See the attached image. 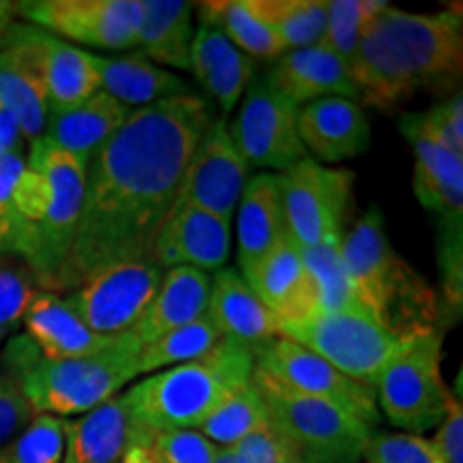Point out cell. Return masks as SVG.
I'll return each mask as SVG.
<instances>
[{
	"label": "cell",
	"instance_id": "cell-1",
	"mask_svg": "<svg viewBox=\"0 0 463 463\" xmlns=\"http://www.w3.org/2000/svg\"><path fill=\"white\" fill-rule=\"evenodd\" d=\"M213 120V108L200 95L131 109L86 165L82 211L56 292H71L114 264L150 260Z\"/></svg>",
	"mask_w": 463,
	"mask_h": 463
},
{
	"label": "cell",
	"instance_id": "cell-2",
	"mask_svg": "<svg viewBox=\"0 0 463 463\" xmlns=\"http://www.w3.org/2000/svg\"><path fill=\"white\" fill-rule=\"evenodd\" d=\"M86 164L43 137L31 142L15 187L11 256L28 266L39 286L56 289L82 211Z\"/></svg>",
	"mask_w": 463,
	"mask_h": 463
},
{
	"label": "cell",
	"instance_id": "cell-3",
	"mask_svg": "<svg viewBox=\"0 0 463 463\" xmlns=\"http://www.w3.org/2000/svg\"><path fill=\"white\" fill-rule=\"evenodd\" d=\"M341 258L358 300L392 337L442 333L450 314L438 292L392 247L380 208H369L345 232Z\"/></svg>",
	"mask_w": 463,
	"mask_h": 463
},
{
	"label": "cell",
	"instance_id": "cell-4",
	"mask_svg": "<svg viewBox=\"0 0 463 463\" xmlns=\"http://www.w3.org/2000/svg\"><path fill=\"white\" fill-rule=\"evenodd\" d=\"M140 352L142 345L125 333L99 354L52 361L20 335L5 347L3 367L34 412L65 419L120 395V389L140 375Z\"/></svg>",
	"mask_w": 463,
	"mask_h": 463
},
{
	"label": "cell",
	"instance_id": "cell-5",
	"mask_svg": "<svg viewBox=\"0 0 463 463\" xmlns=\"http://www.w3.org/2000/svg\"><path fill=\"white\" fill-rule=\"evenodd\" d=\"M253 369V352L223 337L204 356L148 375L125 395L144 430H198L225 397L251 382Z\"/></svg>",
	"mask_w": 463,
	"mask_h": 463
},
{
	"label": "cell",
	"instance_id": "cell-6",
	"mask_svg": "<svg viewBox=\"0 0 463 463\" xmlns=\"http://www.w3.org/2000/svg\"><path fill=\"white\" fill-rule=\"evenodd\" d=\"M251 382L264 399L270 427L300 463H361L372 431L345 410L305 397L253 369Z\"/></svg>",
	"mask_w": 463,
	"mask_h": 463
},
{
	"label": "cell",
	"instance_id": "cell-7",
	"mask_svg": "<svg viewBox=\"0 0 463 463\" xmlns=\"http://www.w3.org/2000/svg\"><path fill=\"white\" fill-rule=\"evenodd\" d=\"M442 333L403 341L375 380L373 392L386 420L403 433L438 430L453 395L442 378Z\"/></svg>",
	"mask_w": 463,
	"mask_h": 463
},
{
	"label": "cell",
	"instance_id": "cell-8",
	"mask_svg": "<svg viewBox=\"0 0 463 463\" xmlns=\"http://www.w3.org/2000/svg\"><path fill=\"white\" fill-rule=\"evenodd\" d=\"M375 22L412 75L416 90L455 95L463 73V17L459 9L410 14L389 5L375 15Z\"/></svg>",
	"mask_w": 463,
	"mask_h": 463
},
{
	"label": "cell",
	"instance_id": "cell-9",
	"mask_svg": "<svg viewBox=\"0 0 463 463\" xmlns=\"http://www.w3.org/2000/svg\"><path fill=\"white\" fill-rule=\"evenodd\" d=\"M281 337L307 347L369 389H373L382 369L403 345L402 339L384 331L367 311L317 314L307 322L281 326Z\"/></svg>",
	"mask_w": 463,
	"mask_h": 463
},
{
	"label": "cell",
	"instance_id": "cell-10",
	"mask_svg": "<svg viewBox=\"0 0 463 463\" xmlns=\"http://www.w3.org/2000/svg\"><path fill=\"white\" fill-rule=\"evenodd\" d=\"M288 234L298 247L344 241L354 174L307 157L277 174Z\"/></svg>",
	"mask_w": 463,
	"mask_h": 463
},
{
	"label": "cell",
	"instance_id": "cell-11",
	"mask_svg": "<svg viewBox=\"0 0 463 463\" xmlns=\"http://www.w3.org/2000/svg\"><path fill=\"white\" fill-rule=\"evenodd\" d=\"M298 106L266 78H256L242 95L228 127L247 167L286 172L309 157L298 133Z\"/></svg>",
	"mask_w": 463,
	"mask_h": 463
},
{
	"label": "cell",
	"instance_id": "cell-12",
	"mask_svg": "<svg viewBox=\"0 0 463 463\" xmlns=\"http://www.w3.org/2000/svg\"><path fill=\"white\" fill-rule=\"evenodd\" d=\"M253 356H256L258 372L269 375L277 384L305 397L337 405L364 422L369 430L378 427L380 410L373 389L347 378L307 347L279 337Z\"/></svg>",
	"mask_w": 463,
	"mask_h": 463
},
{
	"label": "cell",
	"instance_id": "cell-13",
	"mask_svg": "<svg viewBox=\"0 0 463 463\" xmlns=\"http://www.w3.org/2000/svg\"><path fill=\"white\" fill-rule=\"evenodd\" d=\"M161 269L150 260L109 266L71 289L65 300L86 322L106 337L129 333L161 286Z\"/></svg>",
	"mask_w": 463,
	"mask_h": 463
},
{
	"label": "cell",
	"instance_id": "cell-14",
	"mask_svg": "<svg viewBox=\"0 0 463 463\" xmlns=\"http://www.w3.org/2000/svg\"><path fill=\"white\" fill-rule=\"evenodd\" d=\"M136 0H26L15 14L50 34L99 50L136 48Z\"/></svg>",
	"mask_w": 463,
	"mask_h": 463
},
{
	"label": "cell",
	"instance_id": "cell-15",
	"mask_svg": "<svg viewBox=\"0 0 463 463\" xmlns=\"http://www.w3.org/2000/svg\"><path fill=\"white\" fill-rule=\"evenodd\" d=\"M245 159L232 142L225 118L213 120L189 161L176 202L232 222L249 181Z\"/></svg>",
	"mask_w": 463,
	"mask_h": 463
},
{
	"label": "cell",
	"instance_id": "cell-16",
	"mask_svg": "<svg viewBox=\"0 0 463 463\" xmlns=\"http://www.w3.org/2000/svg\"><path fill=\"white\" fill-rule=\"evenodd\" d=\"M225 219L198 206L176 202L150 249L159 269L222 270L230 258L232 232Z\"/></svg>",
	"mask_w": 463,
	"mask_h": 463
},
{
	"label": "cell",
	"instance_id": "cell-17",
	"mask_svg": "<svg viewBox=\"0 0 463 463\" xmlns=\"http://www.w3.org/2000/svg\"><path fill=\"white\" fill-rule=\"evenodd\" d=\"M0 106L15 116L26 140L43 136L50 106L28 24L11 22L0 37Z\"/></svg>",
	"mask_w": 463,
	"mask_h": 463
},
{
	"label": "cell",
	"instance_id": "cell-18",
	"mask_svg": "<svg viewBox=\"0 0 463 463\" xmlns=\"http://www.w3.org/2000/svg\"><path fill=\"white\" fill-rule=\"evenodd\" d=\"M241 277L281 326L307 322L320 314L303 253L289 236Z\"/></svg>",
	"mask_w": 463,
	"mask_h": 463
},
{
	"label": "cell",
	"instance_id": "cell-19",
	"mask_svg": "<svg viewBox=\"0 0 463 463\" xmlns=\"http://www.w3.org/2000/svg\"><path fill=\"white\" fill-rule=\"evenodd\" d=\"M298 133L307 155L324 165L361 157L372 144V123L363 106L345 97H326L300 108Z\"/></svg>",
	"mask_w": 463,
	"mask_h": 463
},
{
	"label": "cell",
	"instance_id": "cell-20",
	"mask_svg": "<svg viewBox=\"0 0 463 463\" xmlns=\"http://www.w3.org/2000/svg\"><path fill=\"white\" fill-rule=\"evenodd\" d=\"M133 416L125 392L97 405L75 420H65L62 463H123L127 453L148 436Z\"/></svg>",
	"mask_w": 463,
	"mask_h": 463
},
{
	"label": "cell",
	"instance_id": "cell-21",
	"mask_svg": "<svg viewBox=\"0 0 463 463\" xmlns=\"http://www.w3.org/2000/svg\"><path fill=\"white\" fill-rule=\"evenodd\" d=\"M189 71L217 103L225 118L236 103H241L249 84L256 80V61L242 54L215 24L200 22L191 42Z\"/></svg>",
	"mask_w": 463,
	"mask_h": 463
},
{
	"label": "cell",
	"instance_id": "cell-22",
	"mask_svg": "<svg viewBox=\"0 0 463 463\" xmlns=\"http://www.w3.org/2000/svg\"><path fill=\"white\" fill-rule=\"evenodd\" d=\"M206 316L223 337L247 345L253 354L281 337V322L251 292L239 270H217L211 279Z\"/></svg>",
	"mask_w": 463,
	"mask_h": 463
},
{
	"label": "cell",
	"instance_id": "cell-23",
	"mask_svg": "<svg viewBox=\"0 0 463 463\" xmlns=\"http://www.w3.org/2000/svg\"><path fill=\"white\" fill-rule=\"evenodd\" d=\"M266 80L298 108L326 97L361 101V92L352 80L350 69L322 45L289 50L281 54L270 67Z\"/></svg>",
	"mask_w": 463,
	"mask_h": 463
},
{
	"label": "cell",
	"instance_id": "cell-24",
	"mask_svg": "<svg viewBox=\"0 0 463 463\" xmlns=\"http://www.w3.org/2000/svg\"><path fill=\"white\" fill-rule=\"evenodd\" d=\"M22 324L26 328V337L52 361L99 354L116 339L86 326L65 297H58L48 289H39Z\"/></svg>",
	"mask_w": 463,
	"mask_h": 463
},
{
	"label": "cell",
	"instance_id": "cell-25",
	"mask_svg": "<svg viewBox=\"0 0 463 463\" xmlns=\"http://www.w3.org/2000/svg\"><path fill=\"white\" fill-rule=\"evenodd\" d=\"M399 129L414 153V194L439 219H463V157L422 133L405 116Z\"/></svg>",
	"mask_w": 463,
	"mask_h": 463
},
{
	"label": "cell",
	"instance_id": "cell-26",
	"mask_svg": "<svg viewBox=\"0 0 463 463\" xmlns=\"http://www.w3.org/2000/svg\"><path fill=\"white\" fill-rule=\"evenodd\" d=\"M350 75L361 92V101L382 112L410 101L416 92L412 75L382 33L375 17L363 28Z\"/></svg>",
	"mask_w": 463,
	"mask_h": 463
},
{
	"label": "cell",
	"instance_id": "cell-27",
	"mask_svg": "<svg viewBox=\"0 0 463 463\" xmlns=\"http://www.w3.org/2000/svg\"><path fill=\"white\" fill-rule=\"evenodd\" d=\"M131 109L99 90L89 101L48 114L43 140L82 159L86 165L129 118Z\"/></svg>",
	"mask_w": 463,
	"mask_h": 463
},
{
	"label": "cell",
	"instance_id": "cell-28",
	"mask_svg": "<svg viewBox=\"0 0 463 463\" xmlns=\"http://www.w3.org/2000/svg\"><path fill=\"white\" fill-rule=\"evenodd\" d=\"M241 275L288 239L286 213L277 174L262 172L247 181L236 206Z\"/></svg>",
	"mask_w": 463,
	"mask_h": 463
},
{
	"label": "cell",
	"instance_id": "cell-29",
	"mask_svg": "<svg viewBox=\"0 0 463 463\" xmlns=\"http://www.w3.org/2000/svg\"><path fill=\"white\" fill-rule=\"evenodd\" d=\"M28 34L43 75L50 112L80 106L101 90L99 73L90 62V52L65 43L33 24H28Z\"/></svg>",
	"mask_w": 463,
	"mask_h": 463
},
{
	"label": "cell",
	"instance_id": "cell-30",
	"mask_svg": "<svg viewBox=\"0 0 463 463\" xmlns=\"http://www.w3.org/2000/svg\"><path fill=\"white\" fill-rule=\"evenodd\" d=\"M208 294L211 277L206 273L195 269H170L146 311L129 331L131 337L144 347L184 324L200 320L206 316Z\"/></svg>",
	"mask_w": 463,
	"mask_h": 463
},
{
	"label": "cell",
	"instance_id": "cell-31",
	"mask_svg": "<svg viewBox=\"0 0 463 463\" xmlns=\"http://www.w3.org/2000/svg\"><path fill=\"white\" fill-rule=\"evenodd\" d=\"M92 67L99 73L101 90L127 108H146L174 97L195 95L187 82L167 69L155 65L142 54L99 56L90 54Z\"/></svg>",
	"mask_w": 463,
	"mask_h": 463
},
{
	"label": "cell",
	"instance_id": "cell-32",
	"mask_svg": "<svg viewBox=\"0 0 463 463\" xmlns=\"http://www.w3.org/2000/svg\"><path fill=\"white\" fill-rule=\"evenodd\" d=\"M136 48L155 65L189 69L194 5L178 0H136Z\"/></svg>",
	"mask_w": 463,
	"mask_h": 463
},
{
	"label": "cell",
	"instance_id": "cell-33",
	"mask_svg": "<svg viewBox=\"0 0 463 463\" xmlns=\"http://www.w3.org/2000/svg\"><path fill=\"white\" fill-rule=\"evenodd\" d=\"M286 52L322 43L326 28V0H247Z\"/></svg>",
	"mask_w": 463,
	"mask_h": 463
},
{
	"label": "cell",
	"instance_id": "cell-34",
	"mask_svg": "<svg viewBox=\"0 0 463 463\" xmlns=\"http://www.w3.org/2000/svg\"><path fill=\"white\" fill-rule=\"evenodd\" d=\"M200 22H211L242 54L277 61L286 54L275 33L249 9L247 0H211L198 5Z\"/></svg>",
	"mask_w": 463,
	"mask_h": 463
},
{
	"label": "cell",
	"instance_id": "cell-35",
	"mask_svg": "<svg viewBox=\"0 0 463 463\" xmlns=\"http://www.w3.org/2000/svg\"><path fill=\"white\" fill-rule=\"evenodd\" d=\"M269 425L270 420L264 399L256 384L249 382L247 386L225 397L215 408V412L208 416L195 431H200L217 449H234L251 433Z\"/></svg>",
	"mask_w": 463,
	"mask_h": 463
},
{
	"label": "cell",
	"instance_id": "cell-36",
	"mask_svg": "<svg viewBox=\"0 0 463 463\" xmlns=\"http://www.w3.org/2000/svg\"><path fill=\"white\" fill-rule=\"evenodd\" d=\"M298 249L303 253L311 281H314L320 314L367 311L358 300L356 289L345 270L344 258H341V242H324V245Z\"/></svg>",
	"mask_w": 463,
	"mask_h": 463
},
{
	"label": "cell",
	"instance_id": "cell-37",
	"mask_svg": "<svg viewBox=\"0 0 463 463\" xmlns=\"http://www.w3.org/2000/svg\"><path fill=\"white\" fill-rule=\"evenodd\" d=\"M222 339L223 335L219 333V328L208 316L184 324L176 331L167 333L161 339L142 347L140 375L157 373L164 372V369L176 367V364L195 361V358L211 352Z\"/></svg>",
	"mask_w": 463,
	"mask_h": 463
},
{
	"label": "cell",
	"instance_id": "cell-38",
	"mask_svg": "<svg viewBox=\"0 0 463 463\" xmlns=\"http://www.w3.org/2000/svg\"><path fill=\"white\" fill-rule=\"evenodd\" d=\"M386 7L384 0H326V28L320 45L350 69L364 24Z\"/></svg>",
	"mask_w": 463,
	"mask_h": 463
},
{
	"label": "cell",
	"instance_id": "cell-39",
	"mask_svg": "<svg viewBox=\"0 0 463 463\" xmlns=\"http://www.w3.org/2000/svg\"><path fill=\"white\" fill-rule=\"evenodd\" d=\"M217 450L195 430L153 431L127 453L123 463H215Z\"/></svg>",
	"mask_w": 463,
	"mask_h": 463
},
{
	"label": "cell",
	"instance_id": "cell-40",
	"mask_svg": "<svg viewBox=\"0 0 463 463\" xmlns=\"http://www.w3.org/2000/svg\"><path fill=\"white\" fill-rule=\"evenodd\" d=\"M65 419L37 414L31 425L0 453V463H62Z\"/></svg>",
	"mask_w": 463,
	"mask_h": 463
},
{
	"label": "cell",
	"instance_id": "cell-41",
	"mask_svg": "<svg viewBox=\"0 0 463 463\" xmlns=\"http://www.w3.org/2000/svg\"><path fill=\"white\" fill-rule=\"evenodd\" d=\"M37 279L14 256H0V339L17 331L37 297Z\"/></svg>",
	"mask_w": 463,
	"mask_h": 463
},
{
	"label": "cell",
	"instance_id": "cell-42",
	"mask_svg": "<svg viewBox=\"0 0 463 463\" xmlns=\"http://www.w3.org/2000/svg\"><path fill=\"white\" fill-rule=\"evenodd\" d=\"M363 459L367 463H444L431 439L403 431H372Z\"/></svg>",
	"mask_w": 463,
	"mask_h": 463
},
{
	"label": "cell",
	"instance_id": "cell-43",
	"mask_svg": "<svg viewBox=\"0 0 463 463\" xmlns=\"http://www.w3.org/2000/svg\"><path fill=\"white\" fill-rule=\"evenodd\" d=\"M461 222L463 219H439L438 264L442 270L444 300L450 317L461 311L463 269H461Z\"/></svg>",
	"mask_w": 463,
	"mask_h": 463
},
{
	"label": "cell",
	"instance_id": "cell-44",
	"mask_svg": "<svg viewBox=\"0 0 463 463\" xmlns=\"http://www.w3.org/2000/svg\"><path fill=\"white\" fill-rule=\"evenodd\" d=\"M416 129L463 157V97L455 92L422 114H403Z\"/></svg>",
	"mask_w": 463,
	"mask_h": 463
},
{
	"label": "cell",
	"instance_id": "cell-45",
	"mask_svg": "<svg viewBox=\"0 0 463 463\" xmlns=\"http://www.w3.org/2000/svg\"><path fill=\"white\" fill-rule=\"evenodd\" d=\"M24 170L26 159L22 148L0 157V256H11L15 228V187Z\"/></svg>",
	"mask_w": 463,
	"mask_h": 463
},
{
	"label": "cell",
	"instance_id": "cell-46",
	"mask_svg": "<svg viewBox=\"0 0 463 463\" xmlns=\"http://www.w3.org/2000/svg\"><path fill=\"white\" fill-rule=\"evenodd\" d=\"M37 412L15 382L0 373V453L31 425Z\"/></svg>",
	"mask_w": 463,
	"mask_h": 463
},
{
	"label": "cell",
	"instance_id": "cell-47",
	"mask_svg": "<svg viewBox=\"0 0 463 463\" xmlns=\"http://www.w3.org/2000/svg\"><path fill=\"white\" fill-rule=\"evenodd\" d=\"M241 463H300L273 427H264L234 447Z\"/></svg>",
	"mask_w": 463,
	"mask_h": 463
},
{
	"label": "cell",
	"instance_id": "cell-48",
	"mask_svg": "<svg viewBox=\"0 0 463 463\" xmlns=\"http://www.w3.org/2000/svg\"><path fill=\"white\" fill-rule=\"evenodd\" d=\"M431 442L444 463H463V408L459 399L450 402Z\"/></svg>",
	"mask_w": 463,
	"mask_h": 463
},
{
	"label": "cell",
	"instance_id": "cell-49",
	"mask_svg": "<svg viewBox=\"0 0 463 463\" xmlns=\"http://www.w3.org/2000/svg\"><path fill=\"white\" fill-rule=\"evenodd\" d=\"M22 129L17 125L15 116L7 108L0 106V157L14 150L22 148Z\"/></svg>",
	"mask_w": 463,
	"mask_h": 463
},
{
	"label": "cell",
	"instance_id": "cell-50",
	"mask_svg": "<svg viewBox=\"0 0 463 463\" xmlns=\"http://www.w3.org/2000/svg\"><path fill=\"white\" fill-rule=\"evenodd\" d=\"M215 463H241L239 455H236L234 449H219Z\"/></svg>",
	"mask_w": 463,
	"mask_h": 463
}]
</instances>
